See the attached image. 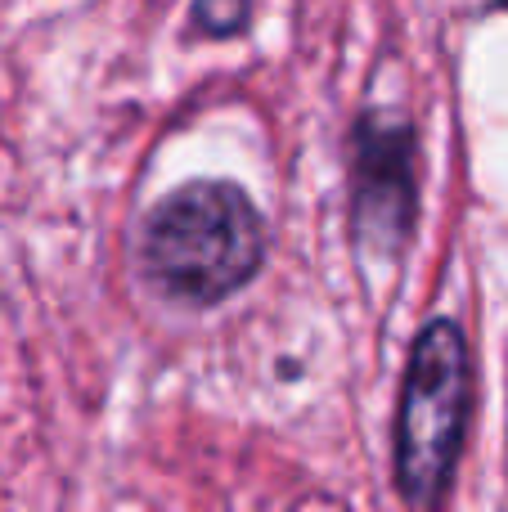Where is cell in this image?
Instances as JSON below:
<instances>
[{"mask_svg":"<svg viewBox=\"0 0 508 512\" xmlns=\"http://www.w3.org/2000/svg\"><path fill=\"white\" fill-rule=\"evenodd\" d=\"M468 418V351L450 319L419 333L396 423V481L410 504H432L459 459Z\"/></svg>","mask_w":508,"mask_h":512,"instance_id":"7a4b0ae2","label":"cell"},{"mask_svg":"<svg viewBox=\"0 0 508 512\" xmlns=\"http://www.w3.org/2000/svg\"><path fill=\"white\" fill-rule=\"evenodd\" d=\"M194 18L203 32L230 36L248 23V0H194Z\"/></svg>","mask_w":508,"mask_h":512,"instance_id":"277c9868","label":"cell"},{"mask_svg":"<svg viewBox=\"0 0 508 512\" xmlns=\"http://www.w3.org/2000/svg\"><path fill=\"white\" fill-rule=\"evenodd\" d=\"M261 216L234 185H189L162 198L144 225V265L167 297L189 306L239 292L257 274Z\"/></svg>","mask_w":508,"mask_h":512,"instance_id":"6da1fadb","label":"cell"},{"mask_svg":"<svg viewBox=\"0 0 508 512\" xmlns=\"http://www.w3.org/2000/svg\"><path fill=\"white\" fill-rule=\"evenodd\" d=\"M414 176L410 131L392 117H369L356 144V234L369 252H396L410 230Z\"/></svg>","mask_w":508,"mask_h":512,"instance_id":"3957f363","label":"cell"}]
</instances>
